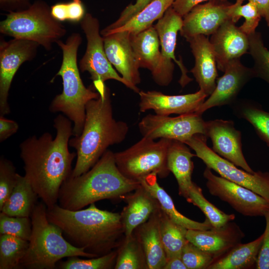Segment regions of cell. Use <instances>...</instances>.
<instances>
[{
    "instance_id": "obj_1",
    "label": "cell",
    "mask_w": 269,
    "mask_h": 269,
    "mask_svg": "<svg viewBox=\"0 0 269 269\" xmlns=\"http://www.w3.org/2000/svg\"><path fill=\"white\" fill-rule=\"evenodd\" d=\"M56 135L49 133L39 137L30 136L19 146L24 163V175L47 208L57 204L60 189L71 174L72 163L76 152L69 151L73 135L71 121L59 115L54 120Z\"/></svg>"
},
{
    "instance_id": "obj_2",
    "label": "cell",
    "mask_w": 269,
    "mask_h": 269,
    "mask_svg": "<svg viewBox=\"0 0 269 269\" xmlns=\"http://www.w3.org/2000/svg\"><path fill=\"white\" fill-rule=\"evenodd\" d=\"M46 215L71 245L96 257L118 249L125 237L120 213L100 209L95 203L76 211L56 204L47 208Z\"/></svg>"
},
{
    "instance_id": "obj_3",
    "label": "cell",
    "mask_w": 269,
    "mask_h": 269,
    "mask_svg": "<svg viewBox=\"0 0 269 269\" xmlns=\"http://www.w3.org/2000/svg\"><path fill=\"white\" fill-rule=\"evenodd\" d=\"M98 98L88 102L81 134L69 139V145L76 150L77 159L71 176H79L91 168L111 145L126 138L128 124L116 121L113 114L110 89L105 86L97 90Z\"/></svg>"
},
{
    "instance_id": "obj_4",
    "label": "cell",
    "mask_w": 269,
    "mask_h": 269,
    "mask_svg": "<svg viewBox=\"0 0 269 269\" xmlns=\"http://www.w3.org/2000/svg\"><path fill=\"white\" fill-rule=\"evenodd\" d=\"M140 185V182L123 175L116 165L114 153L107 150L88 171L76 177L70 175L63 183L58 205L78 210L102 200L123 199Z\"/></svg>"
},
{
    "instance_id": "obj_5",
    "label": "cell",
    "mask_w": 269,
    "mask_h": 269,
    "mask_svg": "<svg viewBox=\"0 0 269 269\" xmlns=\"http://www.w3.org/2000/svg\"><path fill=\"white\" fill-rule=\"evenodd\" d=\"M82 41L80 34L73 33L65 42L61 40L56 42L62 51V63L56 76L62 78L63 89L49 106L50 112H62L73 123L74 136L79 135L82 132L87 103L99 96L98 92L85 86L80 75L77 53Z\"/></svg>"
},
{
    "instance_id": "obj_6",
    "label": "cell",
    "mask_w": 269,
    "mask_h": 269,
    "mask_svg": "<svg viewBox=\"0 0 269 269\" xmlns=\"http://www.w3.org/2000/svg\"><path fill=\"white\" fill-rule=\"evenodd\" d=\"M42 202L35 205L30 218L32 233L20 269H54L62 259L70 257H96L67 241L61 229L50 223Z\"/></svg>"
},
{
    "instance_id": "obj_7",
    "label": "cell",
    "mask_w": 269,
    "mask_h": 269,
    "mask_svg": "<svg viewBox=\"0 0 269 269\" xmlns=\"http://www.w3.org/2000/svg\"><path fill=\"white\" fill-rule=\"evenodd\" d=\"M0 32L13 38L36 42L50 50L52 44L64 36L67 30L52 16L46 2L37 0L24 9L6 14L0 22Z\"/></svg>"
},
{
    "instance_id": "obj_8",
    "label": "cell",
    "mask_w": 269,
    "mask_h": 269,
    "mask_svg": "<svg viewBox=\"0 0 269 269\" xmlns=\"http://www.w3.org/2000/svg\"><path fill=\"white\" fill-rule=\"evenodd\" d=\"M171 139L158 141L143 137L128 148L114 153L117 167L127 178L140 182L151 174L161 178L170 171L167 166V152Z\"/></svg>"
},
{
    "instance_id": "obj_9",
    "label": "cell",
    "mask_w": 269,
    "mask_h": 269,
    "mask_svg": "<svg viewBox=\"0 0 269 269\" xmlns=\"http://www.w3.org/2000/svg\"><path fill=\"white\" fill-rule=\"evenodd\" d=\"M195 155L208 167L220 176L245 187L269 202V172L262 171L249 172L223 158L207 144V137L197 134L185 142Z\"/></svg>"
},
{
    "instance_id": "obj_10",
    "label": "cell",
    "mask_w": 269,
    "mask_h": 269,
    "mask_svg": "<svg viewBox=\"0 0 269 269\" xmlns=\"http://www.w3.org/2000/svg\"><path fill=\"white\" fill-rule=\"evenodd\" d=\"M87 39L85 53L79 62L80 70L87 71L94 82L115 80L134 92V88L116 71L109 62L104 48V39L100 32L98 19L86 13L80 21Z\"/></svg>"
},
{
    "instance_id": "obj_11",
    "label": "cell",
    "mask_w": 269,
    "mask_h": 269,
    "mask_svg": "<svg viewBox=\"0 0 269 269\" xmlns=\"http://www.w3.org/2000/svg\"><path fill=\"white\" fill-rule=\"evenodd\" d=\"M196 113L175 117L148 114L138 125L143 137L153 139L166 138L185 143L197 134L205 135L206 122Z\"/></svg>"
},
{
    "instance_id": "obj_12",
    "label": "cell",
    "mask_w": 269,
    "mask_h": 269,
    "mask_svg": "<svg viewBox=\"0 0 269 269\" xmlns=\"http://www.w3.org/2000/svg\"><path fill=\"white\" fill-rule=\"evenodd\" d=\"M206 186L210 194L228 203L245 216H264L269 210V202L254 191L215 175L206 167L203 173Z\"/></svg>"
},
{
    "instance_id": "obj_13",
    "label": "cell",
    "mask_w": 269,
    "mask_h": 269,
    "mask_svg": "<svg viewBox=\"0 0 269 269\" xmlns=\"http://www.w3.org/2000/svg\"><path fill=\"white\" fill-rule=\"evenodd\" d=\"M131 41L139 68L149 70L158 85L168 86L173 78L174 61L162 54L154 26L137 34H131Z\"/></svg>"
},
{
    "instance_id": "obj_14",
    "label": "cell",
    "mask_w": 269,
    "mask_h": 269,
    "mask_svg": "<svg viewBox=\"0 0 269 269\" xmlns=\"http://www.w3.org/2000/svg\"><path fill=\"white\" fill-rule=\"evenodd\" d=\"M39 45L35 42L13 38L0 42V116L10 113L7 102L13 78L24 62L32 60Z\"/></svg>"
},
{
    "instance_id": "obj_15",
    "label": "cell",
    "mask_w": 269,
    "mask_h": 269,
    "mask_svg": "<svg viewBox=\"0 0 269 269\" xmlns=\"http://www.w3.org/2000/svg\"><path fill=\"white\" fill-rule=\"evenodd\" d=\"M255 77L253 68L243 65L240 59L231 61L224 71L223 75L217 79L214 91L200 106L196 113L202 115L213 107L233 105L237 101L243 88Z\"/></svg>"
},
{
    "instance_id": "obj_16",
    "label": "cell",
    "mask_w": 269,
    "mask_h": 269,
    "mask_svg": "<svg viewBox=\"0 0 269 269\" xmlns=\"http://www.w3.org/2000/svg\"><path fill=\"white\" fill-rule=\"evenodd\" d=\"M205 136L212 142V150L221 157L251 173L255 171L247 162L242 150V134L230 120L206 122Z\"/></svg>"
},
{
    "instance_id": "obj_17",
    "label": "cell",
    "mask_w": 269,
    "mask_h": 269,
    "mask_svg": "<svg viewBox=\"0 0 269 269\" xmlns=\"http://www.w3.org/2000/svg\"><path fill=\"white\" fill-rule=\"evenodd\" d=\"M231 4L214 0L195 6L183 17L180 35L186 39L198 35H211L230 19L228 9Z\"/></svg>"
},
{
    "instance_id": "obj_18",
    "label": "cell",
    "mask_w": 269,
    "mask_h": 269,
    "mask_svg": "<svg viewBox=\"0 0 269 269\" xmlns=\"http://www.w3.org/2000/svg\"><path fill=\"white\" fill-rule=\"evenodd\" d=\"M139 111L152 110L155 114L169 116L196 113L208 97L202 90L184 95H168L156 91H140Z\"/></svg>"
},
{
    "instance_id": "obj_19",
    "label": "cell",
    "mask_w": 269,
    "mask_h": 269,
    "mask_svg": "<svg viewBox=\"0 0 269 269\" xmlns=\"http://www.w3.org/2000/svg\"><path fill=\"white\" fill-rule=\"evenodd\" d=\"M104 48L107 57L122 77L138 93L136 85L140 82L139 67L135 58L131 41V34L127 31L115 32L105 36Z\"/></svg>"
},
{
    "instance_id": "obj_20",
    "label": "cell",
    "mask_w": 269,
    "mask_h": 269,
    "mask_svg": "<svg viewBox=\"0 0 269 269\" xmlns=\"http://www.w3.org/2000/svg\"><path fill=\"white\" fill-rule=\"evenodd\" d=\"M245 236L239 226L233 221L218 228L188 229L186 234L188 241L211 254L215 260L241 243Z\"/></svg>"
},
{
    "instance_id": "obj_21",
    "label": "cell",
    "mask_w": 269,
    "mask_h": 269,
    "mask_svg": "<svg viewBox=\"0 0 269 269\" xmlns=\"http://www.w3.org/2000/svg\"><path fill=\"white\" fill-rule=\"evenodd\" d=\"M210 42L216 56L217 68L224 72L232 61L249 52L248 36L231 19L224 22L211 35Z\"/></svg>"
},
{
    "instance_id": "obj_22",
    "label": "cell",
    "mask_w": 269,
    "mask_h": 269,
    "mask_svg": "<svg viewBox=\"0 0 269 269\" xmlns=\"http://www.w3.org/2000/svg\"><path fill=\"white\" fill-rule=\"evenodd\" d=\"M189 43L195 63L190 70L199 89L209 96L216 86L218 77L216 56L209 38L198 35L186 39Z\"/></svg>"
},
{
    "instance_id": "obj_23",
    "label": "cell",
    "mask_w": 269,
    "mask_h": 269,
    "mask_svg": "<svg viewBox=\"0 0 269 269\" xmlns=\"http://www.w3.org/2000/svg\"><path fill=\"white\" fill-rule=\"evenodd\" d=\"M123 199L127 203L120 213L125 237L132 235L136 227L160 208L157 200L141 185Z\"/></svg>"
},
{
    "instance_id": "obj_24",
    "label": "cell",
    "mask_w": 269,
    "mask_h": 269,
    "mask_svg": "<svg viewBox=\"0 0 269 269\" xmlns=\"http://www.w3.org/2000/svg\"><path fill=\"white\" fill-rule=\"evenodd\" d=\"M182 24L183 17L171 6L153 26L159 38L162 54L178 65L181 72L178 82L182 87H184L192 81V79L188 76V70L181 59H177L175 55L177 36Z\"/></svg>"
},
{
    "instance_id": "obj_25",
    "label": "cell",
    "mask_w": 269,
    "mask_h": 269,
    "mask_svg": "<svg viewBox=\"0 0 269 269\" xmlns=\"http://www.w3.org/2000/svg\"><path fill=\"white\" fill-rule=\"evenodd\" d=\"M160 210L158 209L133 233L143 248L148 269H163L166 262L160 233Z\"/></svg>"
},
{
    "instance_id": "obj_26",
    "label": "cell",
    "mask_w": 269,
    "mask_h": 269,
    "mask_svg": "<svg viewBox=\"0 0 269 269\" xmlns=\"http://www.w3.org/2000/svg\"><path fill=\"white\" fill-rule=\"evenodd\" d=\"M185 143L172 140L167 152V166L176 179L178 194L186 198L194 182L192 174L194 168L192 160L195 154Z\"/></svg>"
},
{
    "instance_id": "obj_27",
    "label": "cell",
    "mask_w": 269,
    "mask_h": 269,
    "mask_svg": "<svg viewBox=\"0 0 269 269\" xmlns=\"http://www.w3.org/2000/svg\"><path fill=\"white\" fill-rule=\"evenodd\" d=\"M157 177L156 174H151L142 179L140 181V184L157 200L161 210L172 220L187 229L208 230L213 228L207 218L203 222H199L180 213L176 208L171 197L159 185Z\"/></svg>"
},
{
    "instance_id": "obj_28",
    "label": "cell",
    "mask_w": 269,
    "mask_h": 269,
    "mask_svg": "<svg viewBox=\"0 0 269 269\" xmlns=\"http://www.w3.org/2000/svg\"><path fill=\"white\" fill-rule=\"evenodd\" d=\"M263 239V234L256 240L237 245L215 260L208 269H256Z\"/></svg>"
},
{
    "instance_id": "obj_29",
    "label": "cell",
    "mask_w": 269,
    "mask_h": 269,
    "mask_svg": "<svg viewBox=\"0 0 269 269\" xmlns=\"http://www.w3.org/2000/svg\"><path fill=\"white\" fill-rule=\"evenodd\" d=\"M38 196L24 176L17 173L15 186L0 212L10 216L30 217Z\"/></svg>"
},
{
    "instance_id": "obj_30",
    "label": "cell",
    "mask_w": 269,
    "mask_h": 269,
    "mask_svg": "<svg viewBox=\"0 0 269 269\" xmlns=\"http://www.w3.org/2000/svg\"><path fill=\"white\" fill-rule=\"evenodd\" d=\"M174 0H153L124 25L108 32L101 33L102 36L121 31L136 34L151 26L155 20L160 19Z\"/></svg>"
},
{
    "instance_id": "obj_31",
    "label": "cell",
    "mask_w": 269,
    "mask_h": 269,
    "mask_svg": "<svg viewBox=\"0 0 269 269\" xmlns=\"http://www.w3.org/2000/svg\"><path fill=\"white\" fill-rule=\"evenodd\" d=\"M159 228L166 259L181 256L182 249L188 242L187 229L172 220L161 209Z\"/></svg>"
},
{
    "instance_id": "obj_32",
    "label": "cell",
    "mask_w": 269,
    "mask_h": 269,
    "mask_svg": "<svg viewBox=\"0 0 269 269\" xmlns=\"http://www.w3.org/2000/svg\"><path fill=\"white\" fill-rule=\"evenodd\" d=\"M232 105L235 115L249 122L258 136L269 146V112L247 100L236 101Z\"/></svg>"
},
{
    "instance_id": "obj_33",
    "label": "cell",
    "mask_w": 269,
    "mask_h": 269,
    "mask_svg": "<svg viewBox=\"0 0 269 269\" xmlns=\"http://www.w3.org/2000/svg\"><path fill=\"white\" fill-rule=\"evenodd\" d=\"M117 251L115 269H148L143 248L133 234L125 237Z\"/></svg>"
},
{
    "instance_id": "obj_34",
    "label": "cell",
    "mask_w": 269,
    "mask_h": 269,
    "mask_svg": "<svg viewBox=\"0 0 269 269\" xmlns=\"http://www.w3.org/2000/svg\"><path fill=\"white\" fill-rule=\"evenodd\" d=\"M185 199L201 210L213 228H220L235 219V214H226L208 201L204 197L202 189L195 183Z\"/></svg>"
},
{
    "instance_id": "obj_35",
    "label": "cell",
    "mask_w": 269,
    "mask_h": 269,
    "mask_svg": "<svg viewBox=\"0 0 269 269\" xmlns=\"http://www.w3.org/2000/svg\"><path fill=\"white\" fill-rule=\"evenodd\" d=\"M29 242L8 235H0V269H19Z\"/></svg>"
},
{
    "instance_id": "obj_36",
    "label": "cell",
    "mask_w": 269,
    "mask_h": 269,
    "mask_svg": "<svg viewBox=\"0 0 269 269\" xmlns=\"http://www.w3.org/2000/svg\"><path fill=\"white\" fill-rule=\"evenodd\" d=\"M249 53L254 61L252 67L256 77L269 84V50L264 45L261 33L255 31L248 35Z\"/></svg>"
},
{
    "instance_id": "obj_37",
    "label": "cell",
    "mask_w": 269,
    "mask_h": 269,
    "mask_svg": "<svg viewBox=\"0 0 269 269\" xmlns=\"http://www.w3.org/2000/svg\"><path fill=\"white\" fill-rule=\"evenodd\" d=\"M118 254L117 249L107 255L87 259L79 257L67 258L64 262H60L56 267L62 269H114Z\"/></svg>"
},
{
    "instance_id": "obj_38",
    "label": "cell",
    "mask_w": 269,
    "mask_h": 269,
    "mask_svg": "<svg viewBox=\"0 0 269 269\" xmlns=\"http://www.w3.org/2000/svg\"><path fill=\"white\" fill-rule=\"evenodd\" d=\"M228 15L235 23L241 17L245 18L244 22L239 27L248 36L256 31L262 18L256 5L250 1L245 4L232 3L228 9Z\"/></svg>"
},
{
    "instance_id": "obj_39",
    "label": "cell",
    "mask_w": 269,
    "mask_h": 269,
    "mask_svg": "<svg viewBox=\"0 0 269 269\" xmlns=\"http://www.w3.org/2000/svg\"><path fill=\"white\" fill-rule=\"evenodd\" d=\"M32 233L30 217H14L0 213V235H8L29 241Z\"/></svg>"
},
{
    "instance_id": "obj_40",
    "label": "cell",
    "mask_w": 269,
    "mask_h": 269,
    "mask_svg": "<svg viewBox=\"0 0 269 269\" xmlns=\"http://www.w3.org/2000/svg\"><path fill=\"white\" fill-rule=\"evenodd\" d=\"M50 11L52 16L60 22L81 21L86 13L84 5L81 0L57 3L50 7Z\"/></svg>"
},
{
    "instance_id": "obj_41",
    "label": "cell",
    "mask_w": 269,
    "mask_h": 269,
    "mask_svg": "<svg viewBox=\"0 0 269 269\" xmlns=\"http://www.w3.org/2000/svg\"><path fill=\"white\" fill-rule=\"evenodd\" d=\"M181 258L187 269H208L214 257L188 241L184 246Z\"/></svg>"
},
{
    "instance_id": "obj_42",
    "label": "cell",
    "mask_w": 269,
    "mask_h": 269,
    "mask_svg": "<svg viewBox=\"0 0 269 269\" xmlns=\"http://www.w3.org/2000/svg\"><path fill=\"white\" fill-rule=\"evenodd\" d=\"M17 174L13 163L1 156L0 159V208L14 189Z\"/></svg>"
},
{
    "instance_id": "obj_43",
    "label": "cell",
    "mask_w": 269,
    "mask_h": 269,
    "mask_svg": "<svg viewBox=\"0 0 269 269\" xmlns=\"http://www.w3.org/2000/svg\"><path fill=\"white\" fill-rule=\"evenodd\" d=\"M153 0H136L134 3H130L124 8L116 21L106 27L100 32H108L124 25Z\"/></svg>"
},
{
    "instance_id": "obj_44",
    "label": "cell",
    "mask_w": 269,
    "mask_h": 269,
    "mask_svg": "<svg viewBox=\"0 0 269 269\" xmlns=\"http://www.w3.org/2000/svg\"><path fill=\"white\" fill-rule=\"evenodd\" d=\"M266 227L263 234V239L258 256L256 269H269V210L264 216Z\"/></svg>"
},
{
    "instance_id": "obj_45",
    "label": "cell",
    "mask_w": 269,
    "mask_h": 269,
    "mask_svg": "<svg viewBox=\"0 0 269 269\" xmlns=\"http://www.w3.org/2000/svg\"><path fill=\"white\" fill-rule=\"evenodd\" d=\"M214 0H174L172 8L181 16L183 17L194 7L205 1ZM227 1L228 0H217Z\"/></svg>"
},
{
    "instance_id": "obj_46",
    "label": "cell",
    "mask_w": 269,
    "mask_h": 269,
    "mask_svg": "<svg viewBox=\"0 0 269 269\" xmlns=\"http://www.w3.org/2000/svg\"><path fill=\"white\" fill-rule=\"evenodd\" d=\"M18 129V125L16 122L0 116V141L1 142L16 133Z\"/></svg>"
},
{
    "instance_id": "obj_47",
    "label": "cell",
    "mask_w": 269,
    "mask_h": 269,
    "mask_svg": "<svg viewBox=\"0 0 269 269\" xmlns=\"http://www.w3.org/2000/svg\"><path fill=\"white\" fill-rule=\"evenodd\" d=\"M30 0H0V7L8 12L24 9L31 3Z\"/></svg>"
},
{
    "instance_id": "obj_48",
    "label": "cell",
    "mask_w": 269,
    "mask_h": 269,
    "mask_svg": "<svg viewBox=\"0 0 269 269\" xmlns=\"http://www.w3.org/2000/svg\"><path fill=\"white\" fill-rule=\"evenodd\" d=\"M252 2L257 7L262 17L269 27V0H247Z\"/></svg>"
},
{
    "instance_id": "obj_49",
    "label": "cell",
    "mask_w": 269,
    "mask_h": 269,
    "mask_svg": "<svg viewBox=\"0 0 269 269\" xmlns=\"http://www.w3.org/2000/svg\"><path fill=\"white\" fill-rule=\"evenodd\" d=\"M163 269H187L181 256H175L166 259Z\"/></svg>"
},
{
    "instance_id": "obj_50",
    "label": "cell",
    "mask_w": 269,
    "mask_h": 269,
    "mask_svg": "<svg viewBox=\"0 0 269 269\" xmlns=\"http://www.w3.org/2000/svg\"><path fill=\"white\" fill-rule=\"evenodd\" d=\"M245 0H236L235 3L238 4H242Z\"/></svg>"
}]
</instances>
